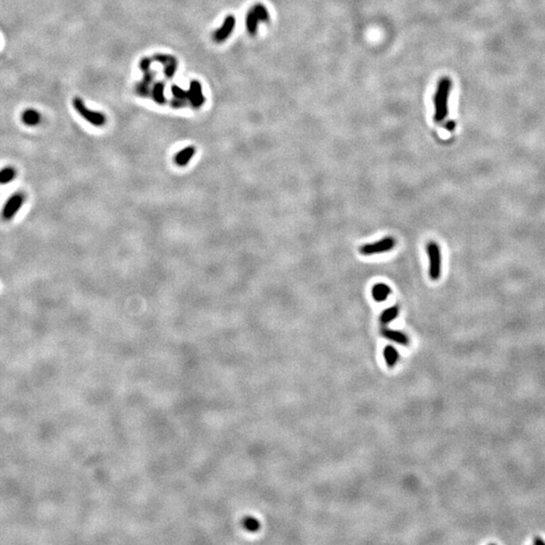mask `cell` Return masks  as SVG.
<instances>
[{"mask_svg":"<svg viewBox=\"0 0 545 545\" xmlns=\"http://www.w3.org/2000/svg\"><path fill=\"white\" fill-rule=\"evenodd\" d=\"M452 83L447 77H443L438 82L436 92L434 95V120L440 124L446 118L448 114V99L450 95Z\"/></svg>","mask_w":545,"mask_h":545,"instance_id":"1","label":"cell"},{"mask_svg":"<svg viewBox=\"0 0 545 545\" xmlns=\"http://www.w3.org/2000/svg\"><path fill=\"white\" fill-rule=\"evenodd\" d=\"M270 14L267 7L262 3L254 4L246 15V28L250 36L253 37L257 34L260 22H268Z\"/></svg>","mask_w":545,"mask_h":545,"instance_id":"2","label":"cell"},{"mask_svg":"<svg viewBox=\"0 0 545 545\" xmlns=\"http://www.w3.org/2000/svg\"><path fill=\"white\" fill-rule=\"evenodd\" d=\"M73 106L75 110L79 113V115L93 126L102 127L105 126L106 121H107V118H106V115L104 113L88 108L80 97H75L73 99Z\"/></svg>","mask_w":545,"mask_h":545,"instance_id":"3","label":"cell"},{"mask_svg":"<svg viewBox=\"0 0 545 545\" xmlns=\"http://www.w3.org/2000/svg\"><path fill=\"white\" fill-rule=\"evenodd\" d=\"M427 254L429 259V277L432 281H437L441 277L442 255L440 247L435 241L427 244Z\"/></svg>","mask_w":545,"mask_h":545,"instance_id":"4","label":"cell"},{"mask_svg":"<svg viewBox=\"0 0 545 545\" xmlns=\"http://www.w3.org/2000/svg\"><path fill=\"white\" fill-rule=\"evenodd\" d=\"M396 246V240L394 237L387 236L373 244L363 245L359 249V252L363 255H373L377 253H382L392 251Z\"/></svg>","mask_w":545,"mask_h":545,"instance_id":"5","label":"cell"},{"mask_svg":"<svg viewBox=\"0 0 545 545\" xmlns=\"http://www.w3.org/2000/svg\"><path fill=\"white\" fill-rule=\"evenodd\" d=\"M235 23H236V20L234 15L232 14L227 15V17L224 19L222 24L215 30L213 34H212V40L217 43L224 42L226 40H229L235 28Z\"/></svg>","mask_w":545,"mask_h":545,"instance_id":"6","label":"cell"},{"mask_svg":"<svg viewBox=\"0 0 545 545\" xmlns=\"http://www.w3.org/2000/svg\"><path fill=\"white\" fill-rule=\"evenodd\" d=\"M25 201V196L22 193H15L6 201L2 209V218L5 220H10L18 213V211L21 208Z\"/></svg>","mask_w":545,"mask_h":545,"instance_id":"7","label":"cell"},{"mask_svg":"<svg viewBox=\"0 0 545 545\" xmlns=\"http://www.w3.org/2000/svg\"><path fill=\"white\" fill-rule=\"evenodd\" d=\"M202 85L198 80H192L188 89V102L194 109H199L205 103Z\"/></svg>","mask_w":545,"mask_h":545,"instance_id":"8","label":"cell"},{"mask_svg":"<svg viewBox=\"0 0 545 545\" xmlns=\"http://www.w3.org/2000/svg\"><path fill=\"white\" fill-rule=\"evenodd\" d=\"M196 153V148L193 146H189L181 149L176 154L174 158V162L178 167H186L188 163L192 160Z\"/></svg>","mask_w":545,"mask_h":545,"instance_id":"9","label":"cell"},{"mask_svg":"<svg viewBox=\"0 0 545 545\" xmlns=\"http://www.w3.org/2000/svg\"><path fill=\"white\" fill-rule=\"evenodd\" d=\"M382 335L389 340L397 342V343L402 344V345L409 344V337L405 335V333H403L401 331H398V330H393V329H390V328H384L382 330Z\"/></svg>","mask_w":545,"mask_h":545,"instance_id":"10","label":"cell"},{"mask_svg":"<svg viewBox=\"0 0 545 545\" xmlns=\"http://www.w3.org/2000/svg\"><path fill=\"white\" fill-rule=\"evenodd\" d=\"M166 84L164 81H157L151 87V98L158 105H165L167 103V98L165 96Z\"/></svg>","mask_w":545,"mask_h":545,"instance_id":"11","label":"cell"},{"mask_svg":"<svg viewBox=\"0 0 545 545\" xmlns=\"http://www.w3.org/2000/svg\"><path fill=\"white\" fill-rule=\"evenodd\" d=\"M391 288L384 284V283H377L376 285H374L373 289H372V296L373 299L377 302H383L385 301L389 295L391 294Z\"/></svg>","mask_w":545,"mask_h":545,"instance_id":"12","label":"cell"},{"mask_svg":"<svg viewBox=\"0 0 545 545\" xmlns=\"http://www.w3.org/2000/svg\"><path fill=\"white\" fill-rule=\"evenodd\" d=\"M42 120V116L40 114L39 111L33 109V108H29L26 109L23 113H22V121L23 124H25L28 126H38Z\"/></svg>","mask_w":545,"mask_h":545,"instance_id":"13","label":"cell"},{"mask_svg":"<svg viewBox=\"0 0 545 545\" xmlns=\"http://www.w3.org/2000/svg\"><path fill=\"white\" fill-rule=\"evenodd\" d=\"M384 357H385L387 365L390 368H393L394 366L396 365L398 359H399V354H398V352H397L395 347L392 346V345H387L384 348Z\"/></svg>","mask_w":545,"mask_h":545,"instance_id":"14","label":"cell"},{"mask_svg":"<svg viewBox=\"0 0 545 545\" xmlns=\"http://www.w3.org/2000/svg\"><path fill=\"white\" fill-rule=\"evenodd\" d=\"M399 314V309L397 306H392L389 307L387 309H385L380 317V320L383 324H388L390 322H392L393 320L396 319V317Z\"/></svg>","mask_w":545,"mask_h":545,"instance_id":"15","label":"cell"},{"mask_svg":"<svg viewBox=\"0 0 545 545\" xmlns=\"http://www.w3.org/2000/svg\"><path fill=\"white\" fill-rule=\"evenodd\" d=\"M17 177V171L12 167H6L2 170H0V184L5 185L10 183L12 180Z\"/></svg>","mask_w":545,"mask_h":545,"instance_id":"16","label":"cell"},{"mask_svg":"<svg viewBox=\"0 0 545 545\" xmlns=\"http://www.w3.org/2000/svg\"><path fill=\"white\" fill-rule=\"evenodd\" d=\"M134 91H135V94L139 95L142 98H148L149 96H151L150 85H148V84H147L143 81L135 84Z\"/></svg>","mask_w":545,"mask_h":545,"instance_id":"17","label":"cell"},{"mask_svg":"<svg viewBox=\"0 0 545 545\" xmlns=\"http://www.w3.org/2000/svg\"><path fill=\"white\" fill-rule=\"evenodd\" d=\"M151 59H153L154 62H158V63L162 64L163 66L169 65V64H171V63H173V62H178V60H177L174 56L169 55V54L157 53V54H155V55L153 56V58H151Z\"/></svg>","mask_w":545,"mask_h":545,"instance_id":"18","label":"cell"},{"mask_svg":"<svg viewBox=\"0 0 545 545\" xmlns=\"http://www.w3.org/2000/svg\"><path fill=\"white\" fill-rule=\"evenodd\" d=\"M171 93L173 95L174 98L177 99H182V100H187L188 101V90H184L182 89L180 86H178L177 84H173L171 86Z\"/></svg>","mask_w":545,"mask_h":545,"instance_id":"19","label":"cell"},{"mask_svg":"<svg viewBox=\"0 0 545 545\" xmlns=\"http://www.w3.org/2000/svg\"><path fill=\"white\" fill-rule=\"evenodd\" d=\"M178 70V62H173L164 66V76L167 79H172Z\"/></svg>","mask_w":545,"mask_h":545,"instance_id":"20","label":"cell"},{"mask_svg":"<svg viewBox=\"0 0 545 545\" xmlns=\"http://www.w3.org/2000/svg\"><path fill=\"white\" fill-rule=\"evenodd\" d=\"M154 61L151 58L148 57H144L140 60V63H139V68L143 73H146L147 71L150 70L151 67V63H153Z\"/></svg>","mask_w":545,"mask_h":545,"instance_id":"21","label":"cell"},{"mask_svg":"<svg viewBox=\"0 0 545 545\" xmlns=\"http://www.w3.org/2000/svg\"><path fill=\"white\" fill-rule=\"evenodd\" d=\"M246 529H248L249 531H256L257 529L260 527V523L257 522V520H255L254 518H247L244 522Z\"/></svg>","mask_w":545,"mask_h":545,"instance_id":"22","label":"cell"},{"mask_svg":"<svg viewBox=\"0 0 545 545\" xmlns=\"http://www.w3.org/2000/svg\"><path fill=\"white\" fill-rule=\"evenodd\" d=\"M169 103H170V106H171L172 108H174V109H181V108L186 107L187 104H188L189 102H188L187 100L177 99V98H174V97H173V99L170 100Z\"/></svg>","mask_w":545,"mask_h":545,"instance_id":"23","label":"cell"},{"mask_svg":"<svg viewBox=\"0 0 545 545\" xmlns=\"http://www.w3.org/2000/svg\"><path fill=\"white\" fill-rule=\"evenodd\" d=\"M155 78H156V72L149 70V71L144 73V77H143L142 81L148 84V85H153L154 81H155Z\"/></svg>","mask_w":545,"mask_h":545,"instance_id":"24","label":"cell"},{"mask_svg":"<svg viewBox=\"0 0 545 545\" xmlns=\"http://www.w3.org/2000/svg\"><path fill=\"white\" fill-rule=\"evenodd\" d=\"M445 128L448 129V130H453L454 128H456V124H454L453 121H449V123H447L445 125Z\"/></svg>","mask_w":545,"mask_h":545,"instance_id":"25","label":"cell"},{"mask_svg":"<svg viewBox=\"0 0 545 545\" xmlns=\"http://www.w3.org/2000/svg\"><path fill=\"white\" fill-rule=\"evenodd\" d=\"M533 543H534V544H539V543L545 544V541H544L543 539H541L539 536H536L535 539H534V541H533Z\"/></svg>","mask_w":545,"mask_h":545,"instance_id":"26","label":"cell"}]
</instances>
